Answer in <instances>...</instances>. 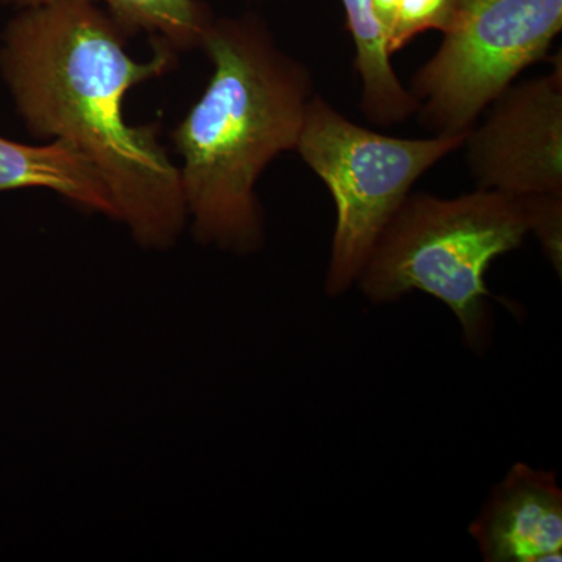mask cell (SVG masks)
Wrapping results in <instances>:
<instances>
[{
    "label": "cell",
    "instance_id": "cell-6",
    "mask_svg": "<svg viewBox=\"0 0 562 562\" xmlns=\"http://www.w3.org/2000/svg\"><path fill=\"white\" fill-rule=\"evenodd\" d=\"M512 85L465 135V161L480 190L513 199L562 198V63Z\"/></svg>",
    "mask_w": 562,
    "mask_h": 562
},
{
    "label": "cell",
    "instance_id": "cell-1",
    "mask_svg": "<svg viewBox=\"0 0 562 562\" xmlns=\"http://www.w3.org/2000/svg\"><path fill=\"white\" fill-rule=\"evenodd\" d=\"M128 33L90 0H50L18 10L2 33L0 72L31 135L76 147L101 173L116 220L150 249L172 246L187 222L180 169L157 125L125 122L135 85L177 66V52L154 46L149 61L128 55Z\"/></svg>",
    "mask_w": 562,
    "mask_h": 562
},
{
    "label": "cell",
    "instance_id": "cell-5",
    "mask_svg": "<svg viewBox=\"0 0 562 562\" xmlns=\"http://www.w3.org/2000/svg\"><path fill=\"white\" fill-rule=\"evenodd\" d=\"M562 31V0H453L442 43L412 80L435 135H468L480 114Z\"/></svg>",
    "mask_w": 562,
    "mask_h": 562
},
{
    "label": "cell",
    "instance_id": "cell-10",
    "mask_svg": "<svg viewBox=\"0 0 562 562\" xmlns=\"http://www.w3.org/2000/svg\"><path fill=\"white\" fill-rule=\"evenodd\" d=\"M50 0H0V5L31 9ZM103 3L128 35L144 32L154 46L173 52L201 49L216 18L203 0H90Z\"/></svg>",
    "mask_w": 562,
    "mask_h": 562
},
{
    "label": "cell",
    "instance_id": "cell-3",
    "mask_svg": "<svg viewBox=\"0 0 562 562\" xmlns=\"http://www.w3.org/2000/svg\"><path fill=\"white\" fill-rule=\"evenodd\" d=\"M527 233L520 202L502 192L409 194L373 244L357 283L376 305L413 291L432 295L460 322L468 346L482 351L491 336L487 269L522 246Z\"/></svg>",
    "mask_w": 562,
    "mask_h": 562
},
{
    "label": "cell",
    "instance_id": "cell-2",
    "mask_svg": "<svg viewBox=\"0 0 562 562\" xmlns=\"http://www.w3.org/2000/svg\"><path fill=\"white\" fill-rule=\"evenodd\" d=\"M201 49L213 77L172 133L184 205L199 243L247 255L265 241L257 181L273 158L297 149L313 76L255 13L214 20Z\"/></svg>",
    "mask_w": 562,
    "mask_h": 562
},
{
    "label": "cell",
    "instance_id": "cell-8",
    "mask_svg": "<svg viewBox=\"0 0 562 562\" xmlns=\"http://www.w3.org/2000/svg\"><path fill=\"white\" fill-rule=\"evenodd\" d=\"M471 535L487 562L562 560V491L553 472L513 465L482 513Z\"/></svg>",
    "mask_w": 562,
    "mask_h": 562
},
{
    "label": "cell",
    "instance_id": "cell-11",
    "mask_svg": "<svg viewBox=\"0 0 562 562\" xmlns=\"http://www.w3.org/2000/svg\"><path fill=\"white\" fill-rule=\"evenodd\" d=\"M522 206L528 232L535 233L541 243L543 255L561 277L562 271V198L536 195L517 199Z\"/></svg>",
    "mask_w": 562,
    "mask_h": 562
},
{
    "label": "cell",
    "instance_id": "cell-4",
    "mask_svg": "<svg viewBox=\"0 0 562 562\" xmlns=\"http://www.w3.org/2000/svg\"><path fill=\"white\" fill-rule=\"evenodd\" d=\"M464 140L465 135H384L355 124L322 95H313L295 150L324 181L336 205L325 280L330 297L346 294L357 283L373 244L414 183L447 155L461 150Z\"/></svg>",
    "mask_w": 562,
    "mask_h": 562
},
{
    "label": "cell",
    "instance_id": "cell-7",
    "mask_svg": "<svg viewBox=\"0 0 562 562\" xmlns=\"http://www.w3.org/2000/svg\"><path fill=\"white\" fill-rule=\"evenodd\" d=\"M355 44V69L362 85L361 106L376 125L401 124L417 114L391 57L422 33L446 27L453 0H341Z\"/></svg>",
    "mask_w": 562,
    "mask_h": 562
},
{
    "label": "cell",
    "instance_id": "cell-9",
    "mask_svg": "<svg viewBox=\"0 0 562 562\" xmlns=\"http://www.w3.org/2000/svg\"><path fill=\"white\" fill-rule=\"evenodd\" d=\"M46 188L74 205L116 220L101 173L76 147L61 139L29 146L0 136V192Z\"/></svg>",
    "mask_w": 562,
    "mask_h": 562
}]
</instances>
